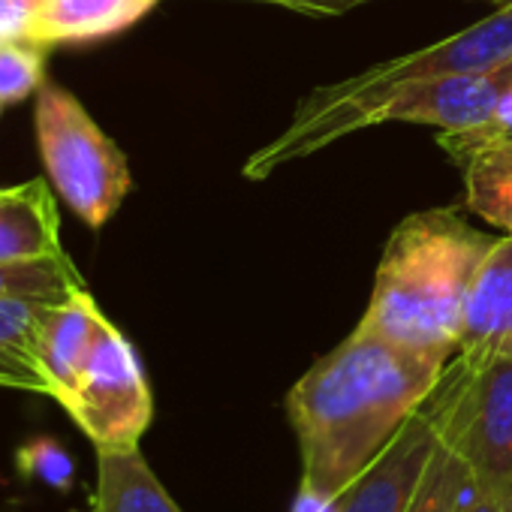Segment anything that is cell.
<instances>
[{
  "label": "cell",
  "instance_id": "cell-17",
  "mask_svg": "<svg viewBox=\"0 0 512 512\" xmlns=\"http://www.w3.org/2000/svg\"><path fill=\"white\" fill-rule=\"evenodd\" d=\"M476 497L479 494L467 467L437 443L407 512H464Z\"/></svg>",
  "mask_w": 512,
  "mask_h": 512
},
{
  "label": "cell",
  "instance_id": "cell-20",
  "mask_svg": "<svg viewBox=\"0 0 512 512\" xmlns=\"http://www.w3.org/2000/svg\"><path fill=\"white\" fill-rule=\"evenodd\" d=\"M16 464H19V470L25 476L40 479V482H46L49 488H58V491H67L73 485V476H76L73 458L52 437H34V440H28L19 449Z\"/></svg>",
  "mask_w": 512,
  "mask_h": 512
},
{
  "label": "cell",
  "instance_id": "cell-2",
  "mask_svg": "<svg viewBox=\"0 0 512 512\" xmlns=\"http://www.w3.org/2000/svg\"><path fill=\"white\" fill-rule=\"evenodd\" d=\"M494 241L497 235L476 229L458 205L404 217L383 247L359 329L449 362L461 347L467 299Z\"/></svg>",
  "mask_w": 512,
  "mask_h": 512
},
{
  "label": "cell",
  "instance_id": "cell-14",
  "mask_svg": "<svg viewBox=\"0 0 512 512\" xmlns=\"http://www.w3.org/2000/svg\"><path fill=\"white\" fill-rule=\"evenodd\" d=\"M49 305L52 302L0 299V386L49 395V380L37 353L40 323Z\"/></svg>",
  "mask_w": 512,
  "mask_h": 512
},
{
  "label": "cell",
  "instance_id": "cell-21",
  "mask_svg": "<svg viewBox=\"0 0 512 512\" xmlns=\"http://www.w3.org/2000/svg\"><path fill=\"white\" fill-rule=\"evenodd\" d=\"M46 4L49 0H0V46L34 40Z\"/></svg>",
  "mask_w": 512,
  "mask_h": 512
},
{
  "label": "cell",
  "instance_id": "cell-13",
  "mask_svg": "<svg viewBox=\"0 0 512 512\" xmlns=\"http://www.w3.org/2000/svg\"><path fill=\"white\" fill-rule=\"evenodd\" d=\"M88 512H184L139 446L97 449V488Z\"/></svg>",
  "mask_w": 512,
  "mask_h": 512
},
{
  "label": "cell",
  "instance_id": "cell-11",
  "mask_svg": "<svg viewBox=\"0 0 512 512\" xmlns=\"http://www.w3.org/2000/svg\"><path fill=\"white\" fill-rule=\"evenodd\" d=\"M461 347L512 359V238L500 235L485 256L467 299ZM458 347V350H461Z\"/></svg>",
  "mask_w": 512,
  "mask_h": 512
},
{
  "label": "cell",
  "instance_id": "cell-9",
  "mask_svg": "<svg viewBox=\"0 0 512 512\" xmlns=\"http://www.w3.org/2000/svg\"><path fill=\"white\" fill-rule=\"evenodd\" d=\"M106 323H109V317L100 311V305L94 302L88 287L76 290L70 299H64L58 305H49V311L40 323L37 353H40V365L49 380V395L58 404L73 392Z\"/></svg>",
  "mask_w": 512,
  "mask_h": 512
},
{
  "label": "cell",
  "instance_id": "cell-8",
  "mask_svg": "<svg viewBox=\"0 0 512 512\" xmlns=\"http://www.w3.org/2000/svg\"><path fill=\"white\" fill-rule=\"evenodd\" d=\"M434 449L437 437L416 410L386 449L320 512H407Z\"/></svg>",
  "mask_w": 512,
  "mask_h": 512
},
{
  "label": "cell",
  "instance_id": "cell-4",
  "mask_svg": "<svg viewBox=\"0 0 512 512\" xmlns=\"http://www.w3.org/2000/svg\"><path fill=\"white\" fill-rule=\"evenodd\" d=\"M437 443L470 473L476 494L512 479V359L461 347L419 404Z\"/></svg>",
  "mask_w": 512,
  "mask_h": 512
},
{
  "label": "cell",
  "instance_id": "cell-3",
  "mask_svg": "<svg viewBox=\"0 0 512 512\" xmlns=\"http://www.w3.org/2000/svg\"><path fill=\"white\" fill-rule=\"evenodd\" d=\"M509 61L512 7H500L473 28H464L461 34H452L419 52L383 61L344 82H332L311 91L293 112V121L284 127V133H278L266 148L244 160L241 175L247 181H263L281 166L317 154L356 130H365L374 106L404 85L455 73H482Z\"/></svg>",
  "mask_w": 512,
  "mask_h": 512
},
{
  "label": "cell",
  "instance_id": "cell-23",
  "mask_svg": "<svg viewBox=\"0 0 512 512\" xmlns=\"http://www.w3.org/2000/svg\"><path fill=\"white\" fill-rule=\"evenodd\" d=\"M464 512H512V479L491 494L476 497Z\"/></svg>",
  "mask_w": 512,
  "mask_h": 512
},
{
  "label": "cell",
  "instance_id": "cell-15",
  "mask_svg": "<svg viewBox=\"0 0 512 512\" xmlns=\"http://www.w3.org/2000/svg\"><path fill=\"white\" fill-rule=\"evenodd\" d=\"M464 202L512 238V142L491 145L464 163Z\"/></svg>",
  "mask_w": 512,
  "mask_h": 512
},
{
  "label": "cell",
  "instance_id": "cell-5",
  "mask_svg": "<svg viewBox=\"0 0 512 512\" xmlns=\"http://www.w3.org/2000/svg\"><path fill=\"white\" fill-rule=\"evenodd\" d=\"M34 124L58 196H64L82 223L103 229L133 187L124 151L97 127L88 109L55 82L37 91Z\"/></svg>",
  "mask_w": 512,
  "mask_h": 512
},
{
  "label": "cell",
  "instance_id": "cell-18",
  "mask_svg": "<svg viewBox=\"0 0 512 512\" xmlns=\"http://www.w3.org/2000/svg\"><path fill=\"white\" fill-rule=\"evenodd\" d=\"M46 52L49 46L34 40L0 46V109L34 97L46 85Z\"/></svg>",
  "mask_w": 512,
  "mask_h": 512
},
{
  "label": "cell",
  "instance_id": "cell-1",
  "mask_svg": "<svg viewBox=\"0 0 512 512\" xmlns=\"http://www.w3.org/2000/svg\"><path fill=\"white\" fill-rule=\"evenodd\" d=\"M446 362L353 329L287 392L302 482L293 512H320L401 431Z\"/></svg>",
  "mask_w": 512,
  "mask_h": 512
},
{
  "label": "cell",
  "instance_id": "cell-24",
  "mask_svg": "<svg viewBox=\"0 0 512 512\" xmlns=\"http://www.w3.org/2000/svg\"><path fill=\"white\" fill-rule=\"evenodd\" d=\"M485 4H494L500 10V7H512V0H485Z\"/></svg>",
  "mask_w": 512,
  "mask_h": 512
},
{
  "label": "cell",
  "instance_id": "cell-12",
  "mask_svg": "<svg viewBox=\"0 0 512 512\" xmlns=\"http://www.w3.org/2000/svg\"><path fill=\"white\" fill-rule=\"evenodd\" d=\"M160 0H49L34 43L43 46H76L115 37L151 13Z\"/></svg>",
  "mask_w": 512,
  "mask_h": 512
},
{
  "label": "cell",
  "instance_id": "cell-7",
  "mask_svg": "<svg viewBox=\"0 0 512 512\" xmlns=\"http://www.w3.org/2000/svg\"><path fill=\"white\" fill-rule=\"evenodd\" d=\"M512 82V61L482 73H455L404 85L380 100L368 118L377 124H422L437 133H455L476 127L497 103L503 88Z\"/></svg>",
  "mask_w": 512,
  "mask_h": 512
},
{
  "label": "cell",
  "instance_id": "cell-6",
  "mask_svg": "<svg viewBox=\"0 0 512 512\" xmlns=\"http://www.w3.org/2000/svg\"><path fill=\"white\" fill-rule=\"evenodd\" d=\"M61 407L97 449L139 446L148 431L154 419L151 386L133 344L112 320L103 326L73 392L61 401Z\"/></svg>",
  "mask_w": 512,
  "mask_h": 512
},
{
  "label": "cell",
  "instance_id": "cell-19",
  "mask_svg": "<svg viewBox=\"0 0 512 512\" xmlns=\"http://www.w3.org/2000/svg\"><path fill=\"white\" fill-rule=\"evenodd\" d=\"M500 142H512V82L503 88L494 109L476 127L455 130V133H437V145L458 166H464L473 154H479L491 145H500Z\"/></svg>",
  "mask_w": 512,
  "mask_h": 512
},
{
  "label": "cell",
  "instance_id": "cell-22",
  "mask_svg": "<svg viewBox=\"0 0 512 512\" xmlns=\"http://www.w3.org/2000/svg\"><path fill=\"white\" fill-rule=\"evenodd\" d=\"M256 4H275V7H287L296 13H308V16H341L347 10L371 4V0H256Z\"/></svg>",
  "mask_w": 512,
  "mask_h": 512
},
{
  "label": "cell",
  "instance_id": "cell-10",
  "mask_svg": "<svg viewBox=\"0 0 512 512\" xmlns=\"http://www.w3.org/2000/svg\"><path fill=\"white\" fill-rule=\"evenodd\" d=\"M64 253L61 217L43 178L0 187V263Z\"/></svg>",
  "mask_w": 512,
  "mask_h": 512
},
{
  "label": "cell",
  "instance_id": "cell-16",
  "mask_svg": "<svg viewBox=\"0 0 512 512\" xmlns=\"http://www.w3.org/2000/svg\"><path fill=\"white\" fill-rule=\"evenodd\" d=\"M85 281L73 260L64 253L40 256V260L0 263V299H31V302H64Z\"/></svg>",
  "mask_w": 512,
  "mask_h": 512
}]
</instances>
